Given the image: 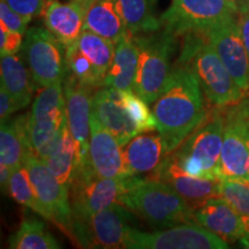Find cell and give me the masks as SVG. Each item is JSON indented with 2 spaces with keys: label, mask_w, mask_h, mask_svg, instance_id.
<instances>
[{
  "label": "cell",
  "mask_w": 249,
  "mask_h": 249,
  "mask_svg": "<svg viewBox=\"0 0 249 249\" xmlns=\"http://www.w3.org/2000/svg\"><path fill=\"white\" fill-rule=\"evenodd\" d=\"M152 111L170 155L209 113L201 83L191 67L176 62L166 86L154 102Z\"/></svg>",
  "instance_id": "obj_1"
},
{
  "label": "cell",
  "mask_w": 249,
  "mask_h": 249,
  "mask_svg": "<svg viewBox=\"0 0 249 249\" xmlns=\"http://www.w3.org/2000/svg\"><path fill=\"white\" fill-rule=\"evenodd\" d=\"M178 62L192 68L200 81L207 102L213 107L236 104L248 96L233 79L204 31L183 34Z\"/></svg>",
  "instance_id": "obj_2"
},
{
  "label": "cell",
  "mask_w": 249,
  "mask_h": 249,
  "mask_svg": "<svg viewBox=\"0 0 249 249\" xmlns=\"http://www.w3.org/2000/svg\"><path fill=\"white\" fill-rule=\"evenodd\" d=\"M119 203L155 227L195 223L194 210L181 196L167 183L149 177L123 194Z\"/></svg>",
  "instance_id": "obj_3"
},
{
  "label": "cell",
  "mask_w": 249,
  "mask_h": 249,
  "mask_svg": "<svg viewBox=\"0 0 249 249\" xmlns=\"http://www.w3.org/2000/svg\"><path fill=\"white\" fill-rule=\"evenodd\" d=\"M224 139L220 107H211L205 119L170 156L183 172L193 177L220 179L219 164Z\"/></svg>",
  "instance_id": "obj_4"
},
{
  "label": "cell",
  "mask_w": 249,
  "mask_h": 249,
  "mask_svg": "<svg viewBox=\"0 0 249 249\" xmlns=\"http://www.w3.org/2000/svg\"><path fill=\"white\" fill-rule=\"evenodd\" d=\"M173 34L161 29L150 34L135 35L139 46V65L135 91L148 104L160 97L169 80L172 66L171 57L176 48Z\"/></svg>",
  "instance_id": "obj_5"
},
{
  "label": "cell",
  "mask_w": 249,
  "mask_h": 249,
  "mask_svg": "<svg viewBox=\"0 0 249 249\" xmlns=\"http://www.w3.org/2000/svg\"><path fill=\"white\" fill-rule=\"evenodd\" d=\"M28 134L34 155L44 161L60 141L67 124L66 101L61 82L43 87L28 113Z\"/></svg>",
  "instance_id": "obj_6"
},
{
  "label": "cell",
  "mask_w": 249,
  "mask_h": 249,
  "mask_svg": "<svg viewBox=\"0 0 249 249\" xmlns=\"http://www.w3.org/2000/svg\"><path fill=\"white\" fill-rule=\"evenodd\" d=\"M147 178L140 176L99 178L88 167H79L70 182L73 219H87L111 204L119 203L123 194Z\"/></svg>",
  "instance_id": "obj_7"
},
{
  "label": "cell",
  "mask_w": 249,
  "mask_h": 249,
  "mask_svg": "<svg viewBox=\"0 0 249 249\" xmlns=\"http://www.w3.org/2000/svg\"><path fill=\"white\" fill-rule=\"evenodd\" d=\"M220 110L224 118L220 179L249 180V95Z\"/></svg>",
  "instance_id": "obj_8"
},
{
  "label": "cell",
  "mask_w": 249,
  "mask_h": 249,
  "mask_svg": "<svg viewBox=\"0 0 249 249\" xmlns=\"http://www.w3.org/2000/svg\"><path fill=\"white\" fill-rule=\"evenodd\" d=\"M24 36L22 55L36 85L64 82L68 73L66 46L48 28L33 27Z\"/></svg>",
  "instance_id": "obj_9"
},
{
  "label": "cell",
  "mask_w": 249,
  "mask_h": 249,
  "mask_svg": "<svg viewBox=\"0 0 249 249\" xmlns=\"http://www.w3.org/2000/svg\"><path fill=\"white\" fill-rule=\"evenodd\" d=\"M239 8L232 0H172L160 17L161 27L180 37L189 31L213 29L238 17Z\"/></svg>",
  "instance_id": "obj_10"
},
{
  "label": "cell",
  "mask_w": 249,
  "mask_h": 249,
  "mask_svg": "<svg viewBox=\"0 0 249 249\" xmlns=\"http://www.w3.org/2000/svg\"><path fill=\"white\" fill-rule=\"evenodd\" d=\"M132 211L113 203L87 219H73L71 239L81 248H124Z\"/></svg>",
  "instance_id": "obj_11"
},
{
  "label": "cell",
  "mask_w": 249,
  "mask_h": 249,
  "mask_svg": "<svg viewBox=\"0 0 249 249\" xmlns=\"http://www.w3.org/2000/svg\"><path fill=\"white\" fill-rule=\"evenodd\" d=\"M128 249H225L229 242L197 223H182L152 233L130 227Z\"/></svg>",
  "instance_id": "obj_12"
},
{
  "label": "cell",
  "mask_w": 249,
  "mask_h": 249,
  "mask_svg": "<svg viewBox=\"0 0 249 249\" xmlns=\"http://www.w3.org/2000/svg\"><path fill=\"white\" fill-rule=\"evenodd\" d=\"M24 165L29 172L31 185L39 204L44 211V218L51 220L71 236L73 211L70 198V187L59 181L50 172L44 161L34 154L28 156Z\"/></svg>",
  "instance_id": "obj_13"
},
{
  "label": "cell",
  "mask_w": 249,
  "mask_h": 249,
  "mask_svg": "<svg viewBox=\"0 0 249 249\" xmlns=\"http://www.w3.org/2000/svg\"><path fill=\"white\" fill-rule=\"evenodd\" d=\"M95 88L87 86L68 73L64 80V95L66 101V116L70 132L76 144L77 167L87 165L90 140L92 98Z\"/></svg>",
  "instance_id": "obj_14"
},
{
  "label": "cell",
  "mask_w": 249,
  "mask_h": 249,
  "mask_svg": "<svg viewBox=\"0 0 249 249\" xmlns=\"http://www.w3.org/2000/svg\"><path fill=\"white\" fill-rule=\"evenodd\" d=\"M207 36L226 70L249 95V54L242 40L238 17L208 30Z\"/></svg>",
  "instance_id": "obj_15"
},
{
  "label": "cell",
  "mask_w": 249,
  "mask_h": 249,
  "mask_svg": "<svg viewBox=\"0 0 249 249\" xmlns=\"http://www.w3.org/2000/svg\"><path fill=\"white\" fill-rule=\"evenodd\" d=\"M149 178L160 180L172 187L193 210L197 209L211 198L220 197L222 179L189 176L180 169L170 155L164 158L158 169Z\"/></svg>",
  "instance_id": "obj_16"
},
{
  "label": "cell",
  "mask_w": 249,
  "mask_h": 249,
  "mask_svg": "<svg viewBox=\"0 0 249 249\" xmlns=\"http://www.w3.org/2000/svg\"><path fill=\"white\" fill-rule=\"evenodd\" d=\"M89 171L99 178L127 177L123 145L116 136L91 114L90 140L87 165Z\"/></svg>",
  "instance_id": "obj_17"
},
{
  "label": "cell",
  "mask_w": 249,
  "mask_h": 249,
  "mask_svg": "<svg viewBox=\"0 0 249 249\" xmlns=\"http://www.w3.org/2000/svg\"><path fill=\"white\" fill-rule=\"evenodd\" d=\"M91 114L116 136L123 147L141 134L121 102L118 89L103 87L97 90L92 98Z\"/></svg>",
  "instance_id": "obj_18"
},
{
  "label": "cell",
  "mask_w": 249,
  "mask_h": 249,
  "mask_svg": "<svg viewBox=\"0 0 249 249\" xmlns=\"http://www.w3.org/2000/svg\"><path fill=\"white\" fill-rule=\"evenodd\" d=\"M194 220L227 242L246 234L242 214L220 197L211 198L195 209Z\"/></svg>",
  "instance_id": "obj_19"
},
{
  "label": "cell",
  "mask_w": 249,
  "mask_h": 249,
  "mask_svg": "<svg viewBox=\"0 0 249 249\" xmlns=\"http://www.w3.org/2000/svg\"><path fill=\"white\" fill-rule=\"evenodd\" d=\"M124 166L128 176L152 173L167 156L160 134H139L123 147Z\"/></svg>",
  "instance_id": "obj_20"
},
{
  "label": "cell",
  "mask_w": 249,
  "mask_h": 249,
  "mask_svg": "<svg viewBox=\"0 0 249 249\" xmlns=\"http://www.w3.org/2000/svg\"><path fill=\"white\" fill-rule=\"evenodd\" d=\"M44 24L65 46L73 44L79 39L86 20V6L75 0L62 4L57 0L48 2L43 13Z\"/></svg>",
  "instance_id": "obj_21"
},
{
  "label": "cell",
  "mask_w": 249,
  "mask_h": 249,
  "mask_svg": "<svg viewBox=\"0 0 249 249\" xmlns=\"http://www.w3.org/2000/svg\"><path fill=\"white\" fill-rule=\"evenodd\" d=\"M139 65V46L135 35L127 31L116 45V53L104 81V87L134 91Z\"/></svg>",
  "instance_id": "obj_22"
},
{
  "label": "cell",
  "mask_w": 249,
  "mask_h": 249,
  "mask_svg": "<svg viewBox=\"0 0 249 249\" xmlns=\"http://www.w3.org/2000/svg\"><path fill=\"white\" fill-rule=\"evenodd\" d=\"M28 116L17 117L11 123H1L0 128V163H4L12 170L24 165L28 156L33 155L29 134H28Z\"/></svg>",
  "instance_id": "obj_23"
},
{
  "label": "cell",
  "mask_w": 249,
  "mask_h": 249,
  "mask_svg": "<svg viewBox=\"0 0 249 249\" xmlns=\"http://www.w3.org/2000/svg\"><path fill=\"white\" fill-rule=\"evenodd\" d=\"M85 29L110 39L116 45L127 33L114 0H92L86 7Z\"/></svg>",
  "instance_id": "obj_24"
},
{
  "label": "cell",
  "mask_w": 249,
  "mask_h": 249,
  "mask_svg": "<svg viewBox=\"0 0 249 249\" xmlns=\"http://www.w3.org/2000/svg\"><path fill=\"white\" fill-rule=\"evenodd\" d=\"M0 73L1 86H4L9 95L14 98L18 108L21 110L29 105L36 83L20 57L17 54L2 55L0 61Z\"/></svg>",
  "instance_id": "obj_25"
},
{
  "label": "cell",
  "mask_w": 249,
  "mask_h": 249,
  "mask_svg": "<svg viewBox=\"0 0 249 249\" xmlns=\"http://www.w3.org/2000/svg\"><path fill=\"white\" fill-rule=\"evenodd\" d=\"M118 12L123 18L127 31L133 35L150 34L161 29L151 11V0H114Z\"/></svg>",
  "instance_id": "obj_26"
},
{
  "label": "cell",
  "mask_w": 249,
  "mask_h": 249,
  "mask_svg": "<svg viewBox=\"0 0 249 249\" xmlns=\"http://www.w3.org/2000/svg\"><path fill=\"white\" fill-rule=\"evenodd\" d=\"M44 163L50 172L59 181L70 187V182L77 166V152L75 141L70 132L68 124L64 127L60 141L44 160Z\"/></svg>",
  "instance_id": "obj_27"
},
{
  "label": "cell",
  "mask_w": 249,
  "mask_h": 249,
  "mask_svg": "<svg viewBox=\"0 0 249 249\" xmlns=\"http://www.w3.org/2000/svg\"><path fill=\"white\" fill-rule=\"evenodd\" d=\"M8 247L14 249H59L57 239L50 233L40 220L36 218L24 219L11 235Z\"/></svg>",
  "instance_id": "obj_28"
},
{
  "label": "cell",
  "mask_w": 249,
  "mask_h": 249,
  "mask_svg": "<svg viewBox=\"0 0 249 249\" xmlns=\"http://www.w3.org/2000/svg\"><path fill=\"white\" fill-rule=\"evenodd\" d=\"M76 45L80 51L92 62L105 81L107 71L113 62L116 44H113L110 39L92 33L91 30L83 29L79 39L76 40Z\"/></svg>",
  "instance_id": "obj_29"
},
{
  "label": "cell",
  "mask_w": 249,
  "mask_h": 249,
  "mask_svg": "<svg viewBox=\"0 0 249 249\" xmlns=\"http://www.w3.org/2000/svg\"><path fill=\"white\" fill-rule=\"evenodd\" d=\"M66 61L68 73L81 82L95 89L104 87V77L96 70L92 62L80 51L76 42L66 46Z\"/></svg>",
  "instance_id": "obj_30"
},
{
  "label": "cell",
  "mask_w": 249,
  "mask_h": 249,
  "mask_svg": "<svg viewBox=\"0 0 249 249\" xmlns=\"http://www.w3.org/2000/svg\"><path fill=\"white\" fill-rule=\"evenodd\" d=\"M7 194L11 195L12 198H14L18 203L30 208L35 213L44 217V211H43L42 205L39 204L34 187L31 185L29 172H28L26 165H22V166L12 171Z\"/></svg>",
  "instance_id": "obj_31"
},
{
  "label": "cell",
  "mask_w": 249,
  "mask_h": 249,
  "mask_svg": "<svg viewBox=\"0 0 249 249\" xmlns=\"http://www.w3.org/2000/svg\"><path fill=\"white\" fill-rule=\"evenodd\" d=\"M120 98L129 116L136 124L140 133L154 132L157 129V119L150 111L148 103L138 93L120 90Z\"/></svg>",
  "instance_id": "obj_32"
},
{
  "label": "cell",
  "mask_w": 249,
  "mask_h": 249,
  "mask_svg": "<svg viewBox=\"0 0 249 249\" xmlns=\"http://www.w3.org/2000/svg\"><path fill=\"white\" fill-rule=\"evenodd\" d=\"M220 198L242 216H249V180L246 179H222Z\"/></svg>",
  "instance_id": "obj_33"
},
{
  "label": "cell",
  "mask_w": 249,
  "mask_h": 249,
  "mask_svg": "<svg viewBox=\"0 0 249 249\" xmlns=\"http://www.w3.org/2000/svg\"><path fill=\"white\" fill-rule=\"evenodd\" d=\"M30 18L18 14L14 9L11 8L6 0H0V22L5 23L8 29L18 31V33L26 35L27 27L30 22Z\"/></svg>",
  "instance_id": "obj_34"
},
{
  "label": "cell",
  "mask_w": 249,
  "mask_h": 249,
  "mask_svg": "<svg viewBox=\"0 0 249 249\" xmlns=\"http://www.w3.org/2000/svg\"><path fill=\"white\" fill-rule=\"evenodd\" d=\"M22 34L8 29L5 23L0 22V53L17 54L22 49Z\"/></svg>",
  "instance_id": "obj_35"
},
{
  "label": "cell",
  "mask_w": 249,
  "mask_h": 249,
  "mask_svg": "<svg viewBox=\"0 0 249 249\" xmlns=\"http://www.w3.org/2000/svg\"><path fill=\"white\" fill-rule=\"evenodd\" d=\"M12 9L30 20L44 13L48 0H6Z\"/></svg>",
  "instance_id": "obj_36"
},
{
  "label": "cell",
  "mask_w": 249,
  "mask_h": 249,
  "mask_svg": "<svg viewBox=\"0 0 249 249\" xmlns=\"http://www.w3.org/2000/svg\"><path fill=\"white\" fill-rule=\"evenodd\" d=\"M18 110L20 108H18L17 102L9 95L5 87L1 86L0 88V119H1V123H4L12 113Z\"/></svg>",
  "instance_id": "obj_37"
},
{
  "label": "cell",
  "mask_w": 249,
  "mask_h": 249,
  "mask_svg": "<svg viewBox=\"0 0 249 249\" xmlns=\"http://www.w3.org/2000/svg\"><path fill=\"white\" fill-rule=\"evenodd\" d=\"M238 22L242 40H244L246 49L249 54V4L239 8L238 12Z\"/></svg>",
  "instance_id": "obj_38"
},
{
  "label": "cell",
  "mask_w": 249,
  "mask_h": 249,
  "mask_svg": "<svg viewBox=\"0 0 249 249\" xmlns=\"http://www.w3.org/2000/svg\"><path fill=\"white\" fill-rule=\"evenodd\" d=\"M12 171L13 170H12L11 167H8L6 164L0 163V185H1L2 192L7 193Z\"/></svg>",
  "instance_id": "obj_39"
},
{
  "label": "cell",
  "mask_w": 249,
  "mask_h": 249,
  "mask_svg": "<svg viewBox=\"0 0 249 249\" xmlns=\"http://www.w3.org/2000/svg\"><path fill=\"white\" fill-rule=\"evenodd\" d=\"M239 241H240L242 247L249 249V233H246V234L242 235L241 238L239 239Z\"/></svg>",
  "instance_id": "obj_40"
},
{
  "label": "cell",
  "mask_w": 249,
  "mask_h": 249,
  "mask_svg": "<svg viewBox=\"0 0 249 249\" xmlns=\"http://www.w3.org/2000/svg\"><path fill=\"white\" fill-rule=\"evenodd\" d=\"M232 1L234 2L238 8H241V7H244V6L249 4V0H232Z\"/></svg>",
  "instance_id": "obj_41"
},
{
  "label": "cell",
  "mask_w": 249,
  "mask_h": 249,
  "mask_svg": "<svg viewBox=\"0 0 249 249\" xmlns=\"http://www.w3.org/2000/svg\"><path fill=\"white\" fill-rule=\"evenodd\" d=\"M242 220H244L246 233H249V216H242Z\"/></svg>",
  "instance_id": "obj_42"
},
{
  "label": "cell",
  "mask_w": 249,
  "mask_h": 249,
  "mask_svg": "<svg viewBox=\"0 0 249 249\" xmlns=\"http://www.w3.org/2000/svg\"><path fill=\"white\" fill-rule=\"evenodd\" d=\"M80 1H81V2H82V4H83V5H85V6H86V7H87V6H88V5L90 4V2H91V1H92V0H80Z\"/></svg>",
  "instance_id": "obj_43"
},
{
  "label": "cell",
  "mask_w": 249,
  "mask_h": 249,
  "mask_svg": "<svg viewBox=\"0 0 249 249\" xmlns=\"http://www.w3.org/2000/svg\"><path fill=\"white\" fill-rule=\"evenodd\" d=\"M156 1H157V0H151V2H152V4H155Z\"/></svg>",
  "instance_id": "obj_44"
},
{
  "label": "cell",
  "mask_w": 249,
  "mask_h": 249,
  "mask_svg": "<svg viewBox=\"0 0 249 249\" xmlns=\"http://www.w3.org/2000/svg\"><path fill=\"white\" fill-rule=\"evenodd\" d=\"M48 1H51V0H48Z\"/></svg>",
  "instance_id": "obj_45"
}]
</instances>
